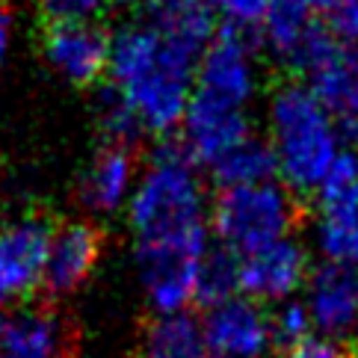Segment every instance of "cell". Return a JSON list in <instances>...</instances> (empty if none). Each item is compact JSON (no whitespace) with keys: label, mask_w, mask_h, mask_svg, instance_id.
<instances>
[{"label":"cell","mask_w":358,"mask_h":358,"mask_svg":"<svg viewBox=\"0 0 358 358\" xmlns=\"http://www.w3.org/2000/svg\"><path fill=\"white\" fill-rule=\"evenodd\" d=\"M119 3H124V0H119Z\"/></svg>","instance_id":"30"},{"label":"cell","mask_w":358,"mask_h":358,"mask_svg":"<svg viewBox=\"0 0 358 358\" xmlns=\"http://www.w3.org/2000/svg\"><path fill=\"white\" fill-rule=\"evenodd\" d=\"M210 175L220 189H237V187H258L273 184L278 178V163L270 139L249 136L234 151H228L222 160L210 166Z\"/></svg>","instance_id":"17"},{"label":"cell","mask_w":358,"mask_h":358,"mask_svg":"<svg viewBox=\"0 0 358 358\" xmlns=\"http://www.w3.org/2000/svg\"><path fill=\"white\" fill-rule=\"evenodd\" d=\"M0 172H3V157H0Z\"/></svg>","instance_id":"29"},{"label":"cell","mask_w":358,"mask_h":358,"mask_svg":"<svg viewBox=\"0 0 358 358\" xmlns=\"http://www.w3.org/2000/svg\"><path fill=\"white\" fill-rule=\"evenodd\" d=\"M323 33L335 42H358V0H317Z\"/></svg>","instance_id":"25"},{"label":"cell","mask_w":358,"mask_h":358,"mask_svg":"<svg viewBox=\"0 0 358 358\" xmlns=\"http://www.w3.org/2000/svg\"><path fill=\"white\" fill-rule=\"evenodd\" d=\"M305 86L317 95L343 134L358 131V48L323 36L302 62Z\"/></svg>","instance_id":"7"},{"label":"cell","mask_w":358,"mask_h":358,"mask_svg":"<svg viewBox=\"0 0 358 358\" xmlns=\"http://www.w3.org/2000/svg\"><path fill=\"white\" fill-rule=\"evenodd\" d=\"M124 213L148 305L157 317L187 314L199 299V273L210 255V199L201 166L184 145H157L139 169Z\"/></svg>","instance_id":"1"},{"label":"cell","mask_w":358,"mask_h":358,"mask_svg":"<svg viewBox=\"0 0 358 358\" xmlns=\"http://www.w3.org/2000/svg\"><path fill=\"white\" fill-rule=\"evenodd\" d=\"M293 225H296V201L281 181L220 189L210 204L213 237L220 249L234 255L237 261L293 237Z\"/></svg>","instance_id":"4"},{"label":"cell","mask_w":358,"mask_h":358,"mask_svg":"<svg viewBox=\"0 0 358 358\" xmlns=\"http://www.w3.org/2000/svg\"><path fill=\"white\" fill-rule=\"evenodd\" d=\"M249 136H252L249 110H240L193 92V101H189L181 122V139H184V151L199 166L210 169L216 160H222L228 151H234Z\"/></svg>","instance_id":"10"},{"label":"cell","mask_w":358,"mask_h":358,"mask_svg":"<svg viewBox=\"0 0 358 358\" xmlns=\"http://www.w3.org/2000/svg\"><path fill=\"white\" fill-rule=\"evenodd\" d=\"M204 50L136 18L110 39V86L124 98L145 134L166 136L181 127L196 92Z\"/></svg>","instance_id":"2"},{"label":"cell","mask_w":358,"mask_h":358,"mask_svg":"<svg viewBox=\"0 0 358 358\" xmlns=\"http://www.w3.org/2000/svg\"><path fill=\"white\" fill-rule=\"evenodd\" d=\"M139 358H210L201 335V320L189 314H166L148 326Z\"/></svg>","instance_id":"18"},{"label":"cell","mask_w":358,"mask_h":358,"mask_svg":"<svg viewBox=\"0 0 358 358\" xmlns=\"http://www.w3.org/2000/svg\"><path fill=\"white\" fill-rule=\"evenodd\" d=\"M50 237L54 225L36 213L0 222V308H18L45 287Z\"/></svg>","instance_id":"5"},{"label":"cell","mask_w":358,"mask_h":358,"mask_svg":"<svg viewBox=\"0 0 358 358\" xmlns=\"http://www.w3.org/2000/svg\"><path fill=\"white\" fill-rule=\"evenodd\" d=\"M314 196L317 210H358V151H343Z\"/></svg>","instance_id":"20"},{"label":"cell","mask_w":358,"mask_h":358,"mask_svg":"<svg viewBox=\"0 0 358 358\" xmlns=\"http://www.w3.org/2000/svg\"><path fill=\"white\" fill-rule=\"evenodd\" d=\"M311 240L323 264L358 270V210H320Z\"/></svg>","instance_id":"19"},{"label":"cell","mask_w":358,"mask_h":358,"mask_svg":"<svg viewBox=\"0 0 358 358\" xmlns=\"http://www.w3.org/2000/svg\"><path fill=\"white\" fill-rule=\"evenodd\" d=\"M273 317V335H275V347H296L305 338L314 335V323H311V314L305 308V302L299 299H290V302H281Z\"/></svg>","instance_id":"24"},{"label":"cell","mask_w":358,"mask_h":358,"mask_svg":"<svg viewBox=\"0 0 358 358\" xmlns=\"http://www.w3.org/2000/svg\"><path fill=\"white\" fill-rule=\"evenodd\" d=\"M9 45H12V15L6 3L0 0V66H3V59L9 54Z\"/></svg>","instance_id":"28"},{"label":"cell","mask_w":358,"mask_h":358,"mask_svg":"<svg viewBox=\"0 0 358 358\" xmlns=\"http://www.w3.org/2000/svg\"><path fill=\"white\" fill-rule=\"evenodd\" d=\"M204 3L210 6L213 18L225 24V30L249 33L264 27V18L270 12L273 0H204Z\"/></svg>","instance_id":"23"},{"label":"cell","mask_w":358,"mask_h":358,"mask_svg":"<svg viewBox=\"0 0 358 358\" xmlns=\"http://www.w3.org/2000/svg\"><path fill=\"white\" fill-rule=\"evenodd\" d=\"M305 308L317 335L343 338L358 329V270L320 264L305 285Z\"/></svg>","instance_id":"12"},{"label":"cell","mask_w":358,"mask_h":358,"mask_svg":"<svg viewBox=\"0 0 358 358\" xmlns=\"http://www.w3.org/2000/svg\"><path fill=\"white\" fill-rule=\"evenodd\" d=\"M201 335L210 358H264L275 347L273 317L246 296L210 305L201 317Z\"/></svg>","instance_id":"8"},{"label":"cell","mask_w":358,"mask_h":358,"mask_svg":"<svg viewBox=\"0 0 358 358\" xmlns=\"http://www.w3.org/2000/svg\"><path fill=\"white\" fill-rule=\"evenodd\" d=\"M110 39L98 24H57L45 36V57L62 80L92 86L110 71Z\"/></svg>","instance_id":"11"},{"label":"cell","mask_w":358,"mask_h":358,"mask_svg":"<svg viewBox=\"0 0 358 358\" xmlns=\"http://www.w3.org/2000/svg\"><path fill=\"white\" fill-rule=\"evenodd\" d=\"M69 331L54 311L0 308V358H62Z\"/></svg>","instance_id":"16"},{"label":"cell","mask_w":358,"mask_h":358,"mask_svg":"<svg viewBox=\"0 0 358 358\" xmlns=\"http://www.w3.org/2000/svg\"><path fill=\"white\" fill-rule=\"evenodd\" d=\"M311 261L308 249L296 237H285L261 252L240 258V296L258 305L290 302L308 285Z\"/></svg>","instance_id":"9"},{"label":"cell","mask_w":358,"mask_h":358,"mask_svg":"<svg viewBox=\"0 0 358 358\" xmlns=\"http://www.w3.org/2000/svg\"><path fill=\"white\" fill-rule=\"evenodd\" d=\"M261 89L258 54L246 33L222 30L204 48L196 69V92L222 101L240 110H249Z\"/></svg>","instance_id":"6"},{"label":"cell","mask_w":358,"mask_h":358,"mask_svg":"<svg viewBox=\"0 0 358 358\" xmlns=\"http://www.w3.org/2000/svg\"><path fill=\"white\" fill-rule=\"evenodd\" d=\"M231 296H240V261L216 246L201 264L199 302H204L210 308V305H220Z\"/></svg>","instance_id":"21"},{"label":"cell","mask_w":358,"mask_h":358,"mask_svg":"<svg viewBox=\"0 0 358 358\" xmlns=\"http://www.w3.org/2000/svg\"><path fill=\"white\" fill-rule=\"evenodd\" d=\"M107 3L110 0H36V6L50 21V27H57V24H95Z\"/></svg>","instance_id":"26"},{"label":"cell","mask_w":358,"mask_h":358,"mask_svg":"<svg viewBox=\"0 0 358 358\" xmlns=\"http://www.w3.org/2000/svg\"><path fill=\"white\" fill-rule=\"evenodd\" d=\"M281 358H352V355L341 347V341L323 338V335H317L314 331L311 338H305L302 343H296V347L285 350Z\"/></svg>","instance_id":"27"},{"label":"cell","mask_w":358,"mask_h":358,"mask_svg":"<svg viewBox=\"0 0 358 358\" xmlns=\"http://www.w3.org/2000/svg\"><path fill=\"white\" fill-rule=\"evenodd\" d=\"M266 139L275 151L278 181L290 193H317L347 151L343 127L320 104L305 80L281 83L266 101Z\"/></svg>","instance_id":"3"},{"label":"cell","mask_w":358,"mask_h":358,"mask_svg":"<svg viewBox=\"0 0 358 358\" xmlns=\"http://www.w3.org/2000/svg\"><path fill=\"white\" fill-rule=\"evenodd\" d=\"M95 119L101 124V131L110 136L113 145H127L131 139L143 134L134 110L124 104V98L113 86H107L104 92H101V98L95 101Z\"/></svg>","instance_id":"22"},{"label":"cell","mask_w":358,"mask_h":358,"mask_svg":"<svg viewBox=\"0 0 358 358\" xmlns=\"http://www.w3.org/2000/svg\"><path fill=\"white\" fill-rule=\"evenodd\" d=\"M139 169L143 166L136 163L131 145L107 143L89 160V166L80 175L78 184L80 204L95 216H113L119 210H127V201H131L139 181Z\"/></svg>","instance_id":"13"},{"label":"cell","mask_w":358,"mask_h":358,"mask_svg":"<svg viewBox=\"0 0 358 358\" xmlns=\"http://www.w3.org/2000/svg\"><path fill=\"white\" fill-rule=\"evenodd\" d=\"M323 36L317 0H273L261 27V42L270 57L293 69H302L308 50Z\"/></svg>","instance_id":"14"},{"label":"cell","mask_w":358,"mask_h":358,"mask_svg":"<svg viewBox=\"0 0 358 358\" xmlns=\"http://www.w3.org/2000/svg\"><path fill=\"white\" fill-rule=\"evenodd\" d=\"M98 258H101V234L95 225L78 220L54 228L42 290L54 293V296L74 293L92 275Z\"/></svg>","instance_id":"15"}]
</instances>
